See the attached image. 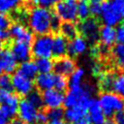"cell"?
Segmentation results:
<instances>
[{
  "label": "cell",
  "mask_w": 124,
  "mask_h": 124,
  "mask_svg": "<svg viewBox=\"0 0 124 124\" xmlns=\"http://www.w3.org/2000/svg\"><path fill=\"white\" fill-rule=\"evenodd\" d=\"M18 74H20L21 76L29 78V79H33L37 77L38 75V69L36 67V64L34 61H25V62H22L19 67H18V71H17Z\"/></svg>",
  "instance_id": "cell-22"
},
{
  "label": "cell",
  "mask_w": 124,
  "mask_h": 124,
  "mask_svg": "<svg viewBox=\"0 0 124 124\" xmlns=\"http://www.w3.org/2000/svg\"><path fill=\"white\" fill-rule=\"evenodd\" d=\"M68 47V41L61 34L52 37V55L56 58L66 56Z\"/></svg>",
  "instance_id": "cell-19"
},
{
  "label": "cell",
  "mask_w": 124,
  "mask_h": 124,
  "mask_svg": "<svg viewBox=\"0 0 124 124\" xmlns=\"http://www.w3.org/2000/svg\"><path fill=\"white\" fill-rule=\"evenodd\" d=\"M18 103L19 99L16 94H14L8 90L0 89V106L5 107L12 117H14L17 112Z\"/></svg>",
  "instance_id": "cell-11"
},
{
  "label": "cell",
  "mask_w": 124,
  "mask_h": 124,
  "mask_svg": "<svg viewBox=\"0 0 124 124\" xmlns=\"http://www.w3.org/2000/svg\"><path fill=\"white\" fill-rule=\"evenodd\" d=\"M115 42L117 44H124V26L119 25L115 29Z\"/></svg>",
  "instance_id": "cell-38"
},
{
  "label": "cell",
  "mask_w": 124,
  "mask_h": 124,
  "mask_svg": "<svg viewBox=\"0 0 124 124\" xmlns=\"http://www.w3.org/2000/svg\"><path fill=\"white\" fill-rule=\"evenodd\" d=\"M110 55L115 66L124 71V44H116L110 50Z\"/></svg>",
  "instance_id": "cell-23"
},
{
  "label": "cell",
  "mask_w": 124,
  "mask_h": 124,
  "mask_svg": "<svg viewBox=\"0 0 124 124\" xmlns=\"http://www.w3.org/2000/svg\"><path fill=\"white\" fill-rule=\"evenodd\" d=\"M112 1H114L116 4H118L120 7H122V8H124V0H112Z\"/></svg>",
  "instance_id": "cell-45"
},
{
  "label": "cell",
  "mask_w": 124,
  "mask_h": 124,
  "mask_svg": "<svg viewBox=\"0 0 124 124\" xmlns=\"http://www.w3.org/2000/svg\"><path fill=\"white\" fill-rule=\"evenodd\" d=\"M103 2L104 0H91L90 5H89L90 15H92L93 16H100Z\"/></svg>",
  "instance_id": "cell-32"
},
{
  "label": "cell",
  "mask_w": 124,
  "mask_h": 124,
  "mask_svg": "<svg viewBox=\"0 0 124 124\" xmlns=\"http://www.w3.org/2000/svg\"><path fill=\"white\" fill-rule=\"evenodd\" d=\"M69 85V81L67 79L66 77L60 76V75H56L55 74V81H54V89L63 92L64 90L67 89Z\"/></svg>",
  "instance_id": "cell-30"
},
{
  "label": "cell",
  "mask_w": 124,
  "mask_h": 124,
  "mask_svg": "<svg viewBox=\"0 0 124 124\" xmlns=\"http://www.w3.org/2000/svg\"><path fill=\"white\" fill-rule=\"evenodd\" d=\"M17 111L19 118L22 121H25L27 123H32L35 120L36 114L38 112V108H35L26 98L22 99L18 103L17 107Z\"/></svg>",
  "instance_id": "cell-14"
},
{
  "label": "cell",
  "mask_w": 124,
  "mask_h": 124,
  "mask_svg": "<svg viewBox=\"0 0 124 124\" xmlns=\"http://www.w3.org/2000/svg\"><path fill=\"white\" fill-rule=\"evenodd\" d=\"M7 1L11 4V6H12L14 9H16V7L21 3V1H22V0H7Z\"/></svg>",
  "instance_id": "cell-42"
},
{
  "label": "cell",
  "mask_w": 124,
  "mask_h": 124,
  "mask_svg": "<svg viewBox=\"0 0 124 124\" xmlns=\"http://www.w3.org/2000/svg\"><path fill=\"white\" fill-rule=\"evenodd\" d=\"M34 62L40 74L50 73L53 69V62L49 58H37Z\"/></svg>",
  "instance_id": "cell-26"
},
{
  "label": "cell",
  "mask_w": 124,
  "mask_h": 124,
  "mask_svg": "<svg viewBox=\"0 0 124 124\" xmlns=\"http://www.w3.org/2000/svg\"><path fill=\"white\" fill-rule=\"evenodd\" d=\"M26 1H33V0H26Z\"/></svg>",
  "instance_id": "cell-50"
},
{
  "label": "cell",
  "mask_w": 124,
  "mask_h": 124,
  "mask_svg": "<svg viewBox=\"0 0 124 124\" xmlns=\"http://www.w3.org/2000/svg\"><path fill=\"white\" fill-rule=\"evenodd\" d=\"M87 115V107L86 106H77L74 108H67L64 111V117L68 122L76 123L83 116Z\"/></svg>",
  "instance_id": "cell-21"
},
{
  "label": "cell",
  "mask_w": 124,
  "mask_h": 124,
  "mask_svg": "<svg viewBox=\"0 0 124 124\" xmlns=\"http://www.w3.org/2000/svg\"><path fill=\"white\" fill-rule=\"evenodd\" d=\"M87 114L92 124H104L106 116L100 107L98 100L91 98L87 106Z\"/></svg>",
  "instance_id": "cell-15"
},
{
  "label": "cell",
  "mask_w": 124,
  "mask_h": 124,
  "mask_svg": "<svg viewBox=\"0 0 124 124\" xmlns=\"http://www.w3.org/2000/svg\"><path fill=\"white\" fill-rule=\"evenodd\" d=\"M54 81H55V74L52 73L39 74L35 78V85L37 89L43 92L54 88Z\"/></svg>",
  "instance_id": "cell-18"
},
{
  "label": "cell",
  "mask_w": 124,
  "mask_h": 124,
  "mask_svg": "<svg viewBox=\"0 0 124 124\" xmlns=\"http://www.w3.org/2000/svg\"><path fill=\"white\" fill-rule=\"evenodd\" d=\"M0 89L11 91L12 88V80L11 77L8 74H2L0 76Z\"/></svg>",
  "instance_id": "cell-33"
},
{
  "label": "cell",
  "mask_w": 124,
  "mask_h": 124,
  "mask_svg": "<svg viewBox=\"0 0 124 124\" xmlns=\"http://www.w3.org/2000/svg\"><path fill=\"white\" fill-rule=\"evenodd\" d=\"M31 53L36 58H49L52 55V37L48 34L38 36L31 46Z\"/></svg>",
  "instance_id": "cell-6"
},
{
  "label": "cell",
  "mask_w": 124,
  "mask_h": 124,
  "mask_svg": "<svg viewBox=\"0 0 124 124\" xmlns=\"http://www.w3.org/2000/svg\"><path fill=\"white\" fill-rule=\"evenodd\" d=\"M111 90L124 99V73L114 76L111 84Z\"/></svg>",
  "instance_id": "cell-25"
},
{
  "label": "cell",
  "mask_w": 124,
  "mask_h": 124,
  "mask_svg": "<svg viewBox=\"0 0 124 124\" xmlns=\"http://www.w3.org/2000/svg\"><path fill=\"white\" fill-rule=\"evenodd\" d=\"M12 54L16 58V61L19 62H25L28 61L30 56H31V46L30 44L24 43V42H19V41H15L11 45L10 48Z\"/></svg>",
  "instance_id": "cell-13"
},
{
  "label": "cell",
  "mask_w": 124,
  "mask_h": 124,
  "mask_svg": "<svg viewBox=\"0 0 124 124\" xmlns=\"http://www.w3.org/2000/svg\"><path fill=\"white\" fill-rule=\"evenodd\" d=\"M61 0H35L37 5L39 7H43L46 9H49L53 6H55L57 3H59Z\"/></svg>",
  "instance_id": "cell-36"
},
{
  "label": "cell",
  "mask_w": 124,
  "mask_h": 124,
  "mask_svg": "<svg viewBox=\"0 0 124 124\" xmlns=\"http://www.w3.org/2000/svg\"><path fill=\"white\" fill-rule=\"evenodd\" d=\"M53 14L46 8L34 7L27 15V22L30 31L40 35H46L51 31L50 23Z\"/></svg>",
  "instance_id": "cell-1"
},
{
  "label": "cell",
  "mask_w": 124,
  "mask_h": 124,
  "mask_svg": "<svg viewBox=\"0 0 124 124\" xmlns=\"http://www.w3.org/2000/svg\"><path fill=\"white\" fill-rule=\"evenodd\" d=\"M113 121L115 124H124V110L116 112L113 115Z\"/></svg>",
  "instance_id": "cell-39"
},
{
  "label": "cell",
  "mask_w": 124,
  "mask_h": 124,
  "mask_svg": "<svg viewBox=\"0 0 124 124\" xmlns=\"http://www.w3.org/2000/svg\"><path fill=\"white\" fill-rule=\"evenodd\" d=\"M0 64L2 70L8 75L15 72L17 68V61L12 54L11 50L7 47H2L0 49Z\"/></svg>",
  "instance_id": "cell-16"
},
{
  "label": "cell",
  "mask_w": 124,
  "mask_h": 124,
  "mask_svg": "<svg viewBox=\"0 0 124 124\" xmlns=\"http://www.w3.org/2000/svg\"><path fill=\"white\" fill-rule=\"evenodd\" d=\"M11 26V18L6 14L0 13V29L7 30Z\"/></svg>",
  "instance_id": "cell-37"
},
{
  "label": "cell",
  "mask_w": 124,
  "mask_h": 124,
  "mask_svg": "<svg viewBox=\"0 0 124 124\" xmlns=\"http://www.w3.org/2000/svg\"><path fill=\"white\" fill-rule=\"evenodd\" d=\"M41 96L43 100V105L46 106L48 109L60 108L64 102L63 92L58 91L54 88L44 91Z\"/></svg>",
  "instance_id": "cell-10"
},
{
  "label": "cell",
  "mask_w": 124,
  "mask_h": 124,
  "mask_svg": "<svg viewBox=\"0 0 124 124\" xmlns=\"http://www.w3.org/2000/svg\"><path fill=\"white\" fill-rule=\"evenodd\" d=\"M12 118L10 112L3 106H0V124H8Z\"/></svg>",
  "instance_id": "cell-35"
},
{
  "label": "cell",
  "mask_w": 124,
  "mask_h": 124,
  "mask_svg": "<svg viewBox=\"0 0 124 124\" xmlns=\"http://www.w3.org/2000/svg\"><path fill=\"white\" fill-rule=\"evenodd\" d=\"M78 0H61L55 7V16L63 22H75L78 18Z\"/></svg>",
  "instance_id": "cell-5"
},
{
  "label": "cell",
  "mask_w": 124,
  "mask_h": 124,
  "mask_svg": "<svg viewBox=\"0 0 124 124\" xmlns=\"http://www.w3.org/2000/svg\"><path fill=\"white\" fill-rule=\"evenodd\" d=\"M100 107L108 118L113 116L116 112L124 110V99L113 92H103L98 100Z\"/></svg>",
  "instance_id": "cell-3"
},
{
  "label": "cell",
  "mask_w": 124,
  "mask_h": 124,
  "mask_svg": "<svg viewBox=\"0 0 124 124\" xmlns=\"http://www.w3.org/2000/svg\"><path fill=\"white\" fill-rule=\"evenodd\" d=\"M87 41L81 36H77L70 42H68L67 53L70 54V56H78L82 54L87 49Z\"/></svg>",
  "instance_id": "cell-17"
},
{
  "label": "cell",
  "mask_w": 124,
  "mask_h": 124,
  "mask_svg": "<svg viewBox=\"0 0 124 124\" xmlns=\"http://www.w3.org/2000/svg\"><path fill=\"white\" fill-rule=\"evenodd\" d=\"M10 124H23V121L19 117H13L10 121Z\"/></svg>",
  "instance_id": "cell-43"
},
{
  "label": "cell",
  "mask_w": 124,
  "mask_h": 124,
  "mask_svg": "<svg viewBox=\"0 0 124 124\" xmlns=\"http://www.w3.org/2000/svg\"><path fill=\"white\" fill-rule=\"evenodd\" d=\"M75 124H91L90 119H89V117H88V114L85 115V116H83L82 118H80V119H79L78 122H76Z\"/></svg>",
  "instance_id": "cell-41"
},
{
  "label": "cell",
  "mask_w": 124,
  "mask_h": 124,
  "mask_svg": "<svg viewBox=\"0 0 124 124\" xmlns=\"http://www.w3.org/2000/svg\"><path fill=\"white\" fill-rule=\"evenodd\" d=\"M47 118L49 121H55V120H62L64 117V111L61 108H50L46 110Z\"/></svg>",
  "instance_id": "cell-31"
},
{
  "label": "cell",
  "mask_w": 124,
  "mask_h": 124,
  "mask_svg": "<svg viewBox=\"0 0 124 124\" xmlns=\"http://www.w3.org/2000/svg\"><path fill=\"white\" fill-rule=\"evenodd\" d=\"M104 124H115V123H114V121H113L112 118H108V119L105 120Z\"/></svg>",
  "instance_id": "cell-46"
},
{
  "label": "cell",
  "mask_w": 124,
  "mask_h": 124,
  "mask_svg": "<svg viewBox=\"0 0 124 124\" xmlns=\"http://www.w3.org/2000/svg\"><path fill=\"white\" fill-rule=\"evenodd\" d=\"M122 18H124V8L122 9Z\"/></svg>",
  "instance_id": "cell-48"
},
{
  "label": "cell",
  "mask_w": 124,
  "mask_h": 124,
  "mask_svg": "<svg viewBox=\"0 0 124 124\" xmlns=\"http://www.w3.org/2000/svg\"><path fill=\"white\" fill-rule=\"evenodd\" d=\"M9 35L13 39H15V41L24 42L27 44H31L33 42V34L30 29H28L24 24L19 22L13 23L10 26Z\"/></svg>",
  "instance_id": "cell-9"
},
{
  "label": "cell",
  "mask_w": 124,
  "mask_h": 124,
  "mask_svg": "<svg viewBox=\"0 0 124 124\" xmlns=\"http://www.w3.org/2000/svg\"><path fill=\"white\" fill-rule=\"evenodd\" d=\"M81 1H85V2H87V1H91V0H81Z\"/></svg>",
  "instance_id": "cell-49"
},
{
  "label": "cell",
  "mask_w": 124,
  "mask_h": 124,
  "mask_svg": "<svg viewBox=\"0 0 124 124\" xmlns=\"http://www.w3.org/2000/svg\"><path fill=\"white\" fill-rule=\"evenodd\" d=\"M84 77V71L81 68H77L71 75H70V80L69 81V86H74V85H79L82 83V78Z\"/></svg>",
  "instance_id": "cell-28"
},
{
  "label": "cell",
  "mask_w": 124,
  "mask_h": 124,
  "mask_svg": "<svg viewBox=\"0 0 124 124\" xmlns=\"http://www.w3.org/2000/svg\"><path fill=\"white\" fill-rule=\"evenodd\" d=\"M78 31L81 34V37L87 41V43L95 44L97 40H99L100 25L95 18L89 17L85 20H81L78 26Z\"/></svg>",
  "instance_id": "cell-7"
},
{
  "label": "cell",
  "mask_w": 124,
  "mask_h": 124,
  "mask_svg": "<svg viewBox=\"0 0 124 124\" xmlns=\"http://www.w3.org/2000/svg\"><path fill=\"white\" fill-rule=\"evenodd\" d=\"M9 38H10L9 31L4 30V29H0V43H3V42L8 41Z\"/></svg>",
  "instance_id": "cell-40"
},
{
  "label": "cell",
  "mask_w": 124,
  "mask_h": 124,
  "mask_svg": "<svg viewBox=\"0 0 124 124\" xmlns=\"http://www.w3.org/2000/svg\"><path fill=\"white\" fill-rule=\"evenodd\" d=\"M59 31H60V34L67 40L74 39L75 37L78 36V26L74 22H67V21L60 24Z\"/></svg>",
  "instance_id": "cell-24"
},
{
  "label": "cell",
  "mask_w": 124,
  "mask_h": 124,
  "mask_svg": "<svg viewBox=\"0 0 124 124\" xmlns=\"http://www.w3.org/2000/svg\"><path fill=\"white\" fill-rule=\"evenodd\" d=\"M47 121H48V118H47L46 110H44V109L38 110L34 122L36 124H46Z\"/></svg>",
  "instance_id": "cell-34"
},
{
  "label": "cell",
  "mask_w": 124,
  "mask_h": 124,
  "mask_svg": "<svg viewBox=\"0 0 124 124\" xmlns=\"http://www.w3.org/2000/svg\"><path fill=\"white\" fill-rule=\"evenodd\" d=\"M26 124H31V123H26Z\"/></svg>",
  "instance_id": "cell-51"
},
{
  "label": "cell",
  "mask_w": 124,
  "mask_h": 124,
  "mask_svg": "<svg viewBox=\"0 0 124 124\" xmlns=\"http://www.w3.org/2000/svg\"><path fill=\"white\" fill-rule=\"evenodd\" d=\"M12 80V88L16 91V95L27 96L34 90V84L31 79L21 76L17 72L11 77Z\"/></svg>",
  "instance_id": "cell-8"
},
{
  "label": "cell",
  "mask_w": 124,
  "mask_h": 124,
  "mask_svg": "<svg viewBox=\"0 0 124 124\" xmlns=\"http://www.w3.org/2000/svg\"><path fill=\"white\" fill-rule=\"evenodd\" d=\"M93 88L92 86L81 83L79 85L69 86V90L64 96L63 104L67 108H74L77 106H88L89 101L91 100Z\"/></svg>",
  "instance_id": "cell-2"
},
{
  "label": "cell",
  "mask_w": 124,
  "mask_h": 124,
  "mask_svg": "<svg viewBox=\"0 0 124 124\" xmlns=\"http://www.w3.org/2000/svg\"><path fill=\"white\" fill-rule=\"evenodd\" d=\"M123 26H124V24H123Z\"/></svg>",
  "instance_id": "cell-52"
},
{
  "label": "cell",
  "mask_w": 124,
  "mask_h": 124,
  "mask_svg": "<svg viewBox=\"0 0 124 124\" xmlns=\"http://www.w3.org/2000/svg\"><path fill=\"white\" fill-rule=\"evenodd\" d=\"M99 40L101 41V45L106 47L113 46L115 43V28L108 25H103L100 27Z\"/></svg>",
  "instance_id": "cell-20"
},
{
  "label": "cell",
  "mask_w": 124,
  "mask_h": 124,
  "mask_svg": "<svg viewBox=\"0 0 124 124\" xmlns=\"http://www.w3.org/2000/svg\"><path fill=\"white\" fill-rule=\"evenodd\" d=\"M2 72H3V70H2V67H1V64H0V76L2 75Z\"/></svg>",
  "instance_id": "cell-47"
},
{
  "label": "cell",
  "mask_w": 124,
  "mask_h": 124,
  "mask_svg": "<svg viewBox=\"0 0 124 124\" xmlns=\"http://www.w3.org/2000/svg\"><path fill=\"white\" fill-rule=\"evenodd\" d=\"M76 69H77L76 62L74 61L73 58L69 56H63L60 58H56L55 61L53 62V70L55 71L56 75L68 77Z\"/></svg>",
  "instance_id": "cell-12"
},
{
  "label": "cell",
  "mask_w": 124,
  "mask_h": 124,
  "mask_svg": "<svg viewBox=\"0 0 124 124\" xmlns=\"http://www.w3.org/2000/svg\"><path fill=\"white\" fill-rule=\"evenodd\" d=\"M90 16V11H89V5L85 1H80L78 3V8H77V16L78 18L81 20H85L89 18Z\"/></svg>",
  "instance_id": "cell-27"
},
{
  "label": "cell",
  "mask_w": 124,
  "mask_h": 124,
  "mask_svg": "<svg viewBox=\"0 0 124 124\" xmlns=\"http://www.w3.org/2000/svg\"><path fill=\"white\" fill-rule=\"evenodd\" d=\"M46 124H66V122L63 120H55V121H49Z\"/></svg>",
  "instance_id": "cell-44"
},
{
  "label": "cell",
  "mask_w": 124,
  "mask_h": 124,
  "mask_svg": "<svg viewBox=\"0 0 124 124\" xmlns=\"http://www.w3.org/2000/svg\"><path fill=\"white\" fill-rule=\"evenodd\" d=\"M122 7L116 4L112 0H106L103 2L101 11V20L104 25L115 26L122 19Z\"/></svg>",
  "instance_id": "cell-4"
},
{
  "label": "cell",
  "mask_w": 124,
  "mask_h": 124,
  "mask_svg": "<svg viewBox=\"0 0 124 124\" xmlns=\"http://www.w3.org/2000/svg\"><path fill=\"white\" fill-rule=\"evenodd\" d=\"M26 99L35 107L37 108L38 109L41 108L44 105H43V100H42V96L41 94L38 92V91H32L31 93H29L27 96H26Z\"/></svg>",
  "instance_id": "cell-29"
}]
</instances>
